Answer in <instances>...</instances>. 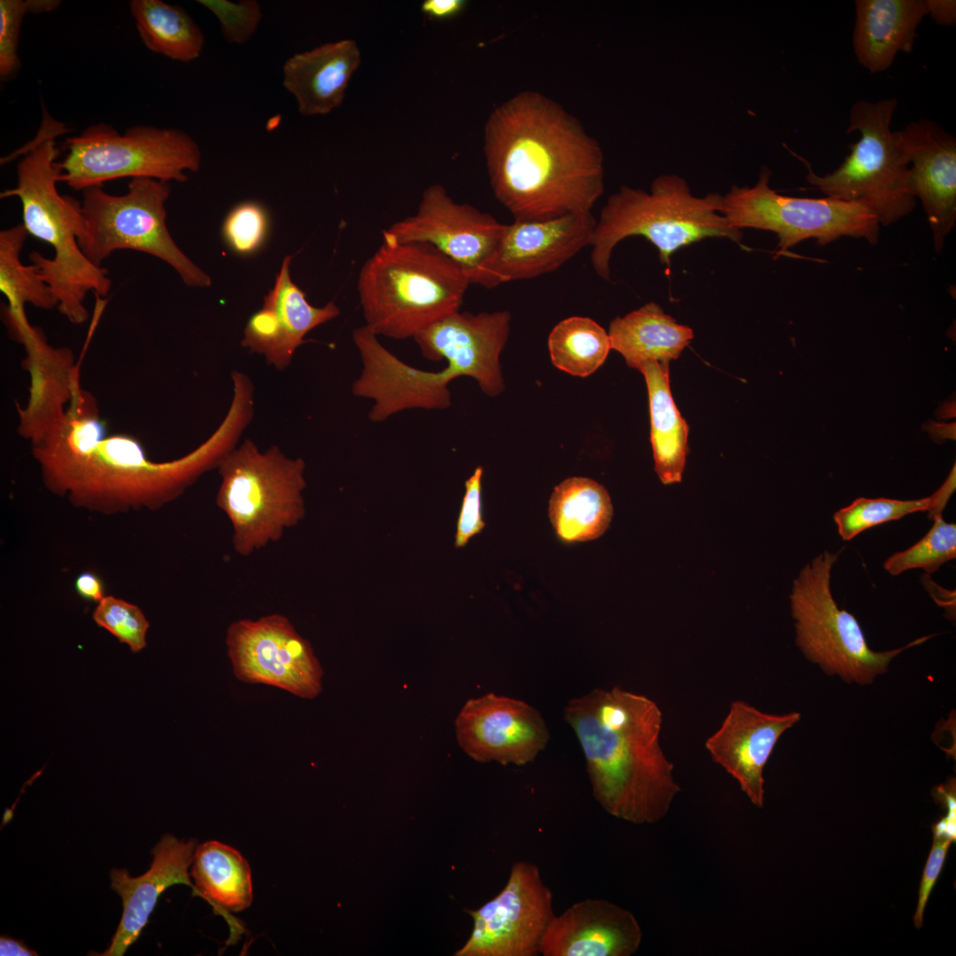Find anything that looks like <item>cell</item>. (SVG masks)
Listing matches in <instances>:
<instances>
[{"mask_svg":"<svg viewBox=\"0 0 956 956\" xmlns=\"http://www.w3.org/2000/svg\"><path fill=\"white\" fill-rule=\"evenodd\" d=\"M290 262V256L283 258L274 286L264 297L262 307L248 320L241 342L278 370L289 366L311 330L340 314L333 301L322 307L308 302L305 293L291 279Z\"/></svg>","mask_w":956,"mask_h":956,"instance_id":"obj_23","label":"cell"},{"mask_svg":"<svg viewBox=\"0 0 956 956\" xmlns=\"http://www.w3.org/2000/svg\"><path fill=\"white\" fill-rule=\"evenodd\" d=\"M271 230V218L263 204L245 200L235 204L221 225V237L228 250L242 258L259 252Z\"/></svg>","mask_w":956,"mask_h":956,"instance_id":"obj_37","label":"cell"},{"mask_svg":"<svg viewBox=\"0 0 956 956\" xmlns=\"http://www.w3.org/2000/svg\"><path fill=\"white\" fill-rule=\"evenodd\" d=\"M548 349L557 368L580 377L597 371L612 350L608 333L595 320L582 316L559 321L549 335Z\"/></svg>","mask_w":956,"mask_h":956,"instance_id":"obj_33","label":"cell"},{"mask_svg":"<svg viewBox=\"0 0 956 956\" xmlns=\"http://www.w3.org/2000/svg\"><path fill=\"white\" fill-rule=\"evenodd\" d=\"M611 349L635 369L651 361L676 359L693 338L690 328L676 322L654 302L614 318L609 327Z\"/></svg>","mask_w":956,"mask_h":956,"instance_id":"obj_29","label":"cell"},{"mask_svg":"<svg viewBox=\"0 0 956 956\" xmlns=\"http://www.w3.org/2000/svg\"><path fill=\"white\" fill-rule=\"evenodd\" d=\"M932 517V528L920 541L886 559L883 567L889 574L898 575L914 568L932 574L956 558L955 523L944 521L941 513H934Z\"/></svg>","mask_w":956,"mask_h":956,"instance_id":"obj_35","label":"cell"},{"mask_svg":"<svg viewBox=\"0 0 956 956\" xmlns=\"http://www.w3.org/2000/svg\"><path fill=\"white\" fill-rule=\"evenodd\" d=\"M909 164L911 189L921 202L940 253L956 221V138L937 122L920 119L894 131Z\"/></svg>","mask_w":956,"mask_h":956,"instance_id":"obj_20","label":"cell"},{"mask_svg":"<svg viewBox=\"0 0 956 956\" xmlns=\"http://www.w3.org/2000/svg\"><path fill=\"white\" fill-rule=\"evenodd\" d=\"M360 61L359 48L352 39L324 43L289 57L282 66V83L301 115H326L343 104Z\"/></svg>","mask_w":956,"mask_h":956,"instance_id":"obj_26","label":"cell"},{"mask_svg":"<svg viewBox=\"0 0 956 956\" xmlns=\"http://www.w3.org/2000/svg\"><path fill=\"white\" fill-rule=\"evenodd\" d=\"M563 714L582 747L599 806L635 825L665 818L681 787L661 747L658 704L619 686L596 688L571 698Z\"/></svg>","mask_w":956,"mask_h":956,"instance_id":"obj_2","label":"cell"},{"mask_svg":"<svg viewBox=\"0 0 956 956\" xmlns=\"http://www.w3.org/2000/svg\"><path fill=\"white\" fill-rule=\"evenodd\" d=\"M465 6L462 0H425L420 10L430 19L444 20L459 14Z\"/></svg>","mask_w":956,"mask_h":956,"instance_id":"obj_44","label":"cell"},{"mask_svg":"<svg viewBox=\"0 0 956 956\" xmlns=\"http://www.w3.org/2000/svg\"><path fill=\"white\" fill-rule=\"evenodd\" d=\"M130 12L147 49L180 62L197 59L204 49V33L187 12L162 0H132Z\"/></svg>","mask_w":956,"mask_h":956,"instance_id":"obj_32","label":"cell"},{"mask_svg":"<svg viewBox=\"0 0 956 956\" xmlns=\"http://www.w3.org/2000/svg\"><path fill=\"white\" fill-rule=\"evenodd\" d=\"M28 233L23 224L0 232V290L7 305L25 309L27 304L50 310L57 303L35 265L21 262V250Z\"/></svg>","mask_w":956,"mask_h":956,"instance_id":"obj_34","label":"cell"},{"mask_svg":"<svg viewBox=\"0 0 956 956\" xmlns=\"http://www.w3.org/2000/svg\"><path fill=\"white\" fill-rule=\"evenodd\" d=\"M840 554L825 551L814 558L794 581L790 595L796 644L810 662L826 675L848 683L867 685L888 671L902 651L921 644L929 635L884 651L870 649L857 619L840 609L830 590L833 565Z\"/></svg>","mask_w":956,"mask_h":956,"instance_id":"obj_10","label":"cell"},{"mask_svg":"<svg viewBox=\"0 0 956 956\" xmlns=\"http://www.w3.org/2000/svg\"><path fill=\"white\" fill-rule=\"evenodd\" d=\"M93 620L120 643L128 645L133 652L142 651L147 644L150 623L143 611L134 604L105 596L94 610Z\"/></svg>","mask_w":956,"mask_h":956,"instance_id":"obj_39","label":"cell"},{"mask_svg":"<svg viewBox=\"0 0 956 956\" xmlns=\"http://www.w3.org/2000/svg\"><path fill=\"white\" fill-rule=\"evenodd\" d=\"M953 840L942 835H934L933 844L923 870L916 911L914 916L916 929L922 925L924 909L934 884L942 870L947 851Z\"/></svg>","mask_w":956,"mask_h":956,"instance_id":"obj_42","label":"cell"},{"mask_svg":"<svg viewBox=\"0 0 956 956\" xmlns=\"http://www.w3.org/2000/svg\"><path fill=\"white\" fill-rule=\"evenodd\" d=\"M928 15L940 26H953L956 22L955 0H926Z\"/></svg>","mask_w":956,"mask_h":956,"instance_id":"obj_45","label":"cell"},{"mask_svg":"<svg viewBox=\"0 0 956 956\" xmlns=\"http://www.w3.org/2000/svg\"><path fill=\"white\" fill-rule=\"evenodd\" d=\"M932 506V497L914 500L860 497L835 513L834 520L842 539L849 541L867 528L913 513L930 511Z\"/></svg>","mask_w":956,"mask_h":956,"instance_id":"obj_36","label":"cell"},{"mask_svg":"<svg viewBox=\"0 0 956 956\" xmlns=\"http://www.w3.org/2000/svg\"><path fill=\"white\" fill-rule=\"evenodd\" d=\"M42 112L37 135L15 155L22 156L17 184L3 191L1 197H18L28 235L52 247L51 258L33 251L30 262L50 288L58 312L79 325L89 318L84 304L88 293L104 298L112 281L108 270L91 262L79 245L85 232L81 202L57 189L60 169L55 139L66 131L45 109Z\"/></svg>","mask_w":956,"mask_h":956,"instance_id":"obj_4","label":"cell"},{"mask_svg":"<svg viewBox=\"0 0 956 956\" xmlns=\"http://www.w3.org/2000/svg\"><path fill=\"white\" fill-rule=\"evenodd\" d=\"M643 932L632 912L611 901L574 903L550 922L540 944L543 956H631Z\"/></svg>","mask_w":956,"mask_h":956,"instance_id":"obj_24","label":"cell"},{"mask_svg":"<svg viewBox=\"0 0 956 956\" xmlns=\"http://www.w3.org/2000/svg\"><path fill=\"white\" fill-rule=\"evenodd\" d=\"M226 645L233 673L243 682L273 686L305 699L322 690L323 669L310 642L282 614L232 622Z\"/></svg>","mask_w":956,"mask_h":956,"instance_id":"obj_13","label":"cell"},{"mask_svg":"<svg viewBox=\"0 0 956 956\" xmlns=\"http://www.w3.org/2000/svg\"><path fill=\"white\" fill-rule=\"evenodd\" d=\"M854 55L872 73L889 69L896 55L911 53L917 27L928 15L926 0H856Z\"/></svg>","mask_w":956,"mask_h":956,"instance_id":"obj_27","label":"cell"},{"mask_svg":"<svg viewBox=\"0 0 956 956\" xmlns=\"http://www.w3.org/2000/svg\"><path fill=\"white\" fill-rule=\"evenodd\" d=\"M23 345L22 366L29 374L27 405L16 404L17 432L35 445L49 436L62 420L74 394L81 387L80 364L71 349L51 346L42 331L30 323L11 336Z\"/></svg>","mask_w":956,"mask_h":956,"instance_id":"obj_22","label":"cell"},{"mask_svg":"<svg viewBox=\"0 0 956 956\" xmlns=\"http://www.w3.org/2000/svg\"><path fill=\"white\" fill-rule=\"evenodd\" d=\"M549 517L565 543L598 538L608 528L613 505L607 490L586 477H570L557 485L549 502Z\"/></svg>","mask_w":956,"mask_h":956,"instance_id":"obj_31","label":"cell"},{"mask_svg":"<svg viewBox=\"0 0 956 956\" xmlns=\"http://www.w3.org/2000/svg\"><path fill=\"white\" fill-rule=\"evenodd\" d=\"M197 840L178 839L166 834L152 850L153 860L147 872L133 877L126 868H112L111 888L122 899V916L119 927L102 956H121L140 937L161 893L175 884L191 887L189 878Z\"/></svg>","mask_w":956,"mask_h":956,"instance_id":"obj_25","label":"cell"},{"mask_svg":"<svg viewBox=\"0 0 956 956\" xmlns=\"http://www.w3.org/2000/svg\"><path fill=\"white\" fill-rule=\"evenodd\" d=\"M723 196H693L684 179L662 174L651 191L627 186L607 199L590 242V260L596 274L610 280L613 250L623 239L641 235L659 251L662 264L669 265L678 249L706 237H725L740 243L742 232L721 213Z\"/></svg>","mask_w":956,"mask_h":956,"instance_id":"obj_6","label":"cell"},{"mask_svg":"<svg viewBox=\"0 0 956 956\" xmlns=\"http://www.w3.org/2000/svg\"><path fill=\"white\" fill-rule=\"evenodd\" d=\"M197 896L222 915L231 929L230 942L239 939L243 928L230 915L247 909L253 899L251 871L236 849L211 840L197 845L190 866Z\"/></svg>","mask_w":956,"mask_h":956,"instance_id":"obj_28","label":"cell"},{"mask_svg":"<svg viewBox=\"0 0 956 956\" xmlns=\"http://www.w3.org/2000/svg\"><path fill=\"white\" fill-rule=\"evenodd\" d=\"M58 0H0V79H14L21 68L19 57L20 28L27 13L56 10Z\"/></svg>","mask_w":956,"mask_h":956,"instance_id":"obj_38","label":"cell"},{"mask_svg":"<svg viewBox=\"0 0 956 956\" xmlns=\"http://www.w3.org/2000/svg\"><path fill=\"white\" fill-rule=\"evenodd\" d=\"M365 325L352 331L362 369L352 382L355 397L373 401L368 418L382 422L412 409L445 410L451 404L449 383L443 368L436 372L412 366L389 351Z\"/></svg>","mask_w":956,"mask_h":956,"instance_id":"obj_19","label":"cell"},{"mask_svg":"<svg viewBox=\"0 0 956 956\" xmlns=\"http://www.w3.org/2000/svg\"><path fill=\"white\" fill-rule=\"evenodd\" d=\"M170 196L168 182L135 178L127 192L115 196L102 186L82 190L81 212L85 232L79 245L94 264L115 251L132 250L158 258L190 288H208L211 277L176 244L166 226L165 204Z\"/></svg>","mask_w":956,"mask_h":956,"instance_id":"obj_11","label":"cell"},{"mask_svg":"<svg viewBox=\"0 0 956 956\" xmlns=\"http://www.w3.org/2000/svg\"><path fill=\"white\" fill-rule=\"evenodd\" d=\"M64 147L58 182L81 191L120 178L185 182L187 172H197L202 159L198 144L185 131L146 125L121 135L112 125L92 124L67 138Z\"/></svg>","mask_w":956,"mask_h":956,"instance_id":"obj_9","label":"cell"},{"mask_svg":"<svg viewBox=\"0 0 956 956\" xmlns=\"http://www.w3.org/2000/svg\"><path fill=\"white\" fill-rule=\"evenodd\" d=\"M897 106L895 97L853 104L846 133L858 131L860 138L849 145L850 153L832 173L819 175L806 159L796 155L807 167V181L825 197L863 205L884 227L906 217L915 206L909 164L890 128Z\"/></svg>","mask_w":956,"mask_h":956,"instance_id":"obj_8","label":"cell"},{"mask_svg":"<svg viewBox=\"0 0 956 956\" xmlns=\"http://www.w3.org/2000/svg\"><path fill=\"white\" fill-rule=\"evenodd\" d=\"M484 141L494 196L514 220L590 212L604 192L600 146L575 118L538 92L523 91L497 107Z\"/></svg>","mask_w":956,"mask_h":956,"instance_id":"obj_1","label":"cell"},{"mask_svg":"<svg viewBox=\"0 0 956 956\" xmlns=\"http://www.w3.org/2000/svg\"><path fill=\"white\" fill-rule=\"evenodd\" d=\"M801 718L798 712L773 714L747 702L730 703L719 729L705 743L712 759L739 784L758 807L764 805V767L775 744Z\"/></svg>","mask_w":956,"mask_h":956,"instance_id":"obj_21","label":"cell"},{"mask_svg":"<svg viewBox=\"0 0 956 956\" xmlns=\"http://www.w3.org/2000/svg\"><path fill=\"white\" fill-rule=\"evenodd\" d=\"M770 169L760 168L752 187L733 186L723 196L721 213L734 228L752 227L774 232L783 254L802 241L814 239L819 246L842 236L864 238L875 245L879 222L863 205L831 197L784 196L769 186Z\"/></svg>","mask_w":956,"mask_h":956,"instance_id":"obj_12","label":"cell"},{"mask_svg":"<svg viewBox=\"0 0 956 956\" xmlns=\"http://www.w3.org/2000/svg\"><path fill=\"white\" fill-rule=\"evenodd\" d=\"M218 19L224 39L234 44L247 42L262 19V10L255 0H197Z\"/></svg>","mask_w":956,"mask_h":956,"instance_id":"obj_40","label":"cell"},{"mask_svg":"<svg viewBox=\"0 0 956 956\" xmlns=\"http://www.w3.org/2000/svg\"><path fill=\"white\" fill-rule=\"evenodd\" d=\"M74 590L79 597L87 601L99 603L105 597L104 581L91 571H84L77 575Z\"/></svg>","mask_w":956,"mask_h":956,"instance_id":"obj_43","label":"cell"},{"mask_svg":"<svg viewBox=\"0 0 956 956\" xmlns=\"http://www.w3.org/2000/svg\"><path fill=\"white\" fill-rule=\"evenodd\" d=\"M216 505L232 527L235 552L249 556L281 539L305 516V463L277 445L261 451L251 439L227 452L217 468Z\"/></svg>","mask_w":956,"mask_h":956,"instance_id":"obj_7","label":"cell"},{"mask_svg":"<svg viewBox=\"0 0 956 956\" xmlns=\"http://www.w3.org/2000/svg\"><path fill=\"white\" fill-rule=\"evenodd\" d=\"M472 932L455 956H536L555 916L553 894L534 863L516 861L502 890L476 910Z\"/></svg>","mask_w":956,"mask_h":956,"instance_id":"obj_14","label":"cell"},{"mask_svg":"<svg viewBox=\"0 0 956 956\" xmlns=\"http://www.w3.org/2000/svg\"><path fill=\"white\" fill-rule=\"evenodd\" d=\"M511 325L508 311L452 312L431 324L414 338L422 356L429 361L445 360L443 368L452 380L474 379L490 397L505 389L499 362Z\"/></svg>","mask_w":956,"mask_h":956,"instance_id":"obj_18","label":"cell"},{"mask_svg":"<svg viewBox=\"0 0 956 956\" xmlns=\"http://www.w3.org/2000/svg\"><path fill=\"white\" fill-rule=\"evenodd\" d=\"M470 281L434 246L382 239L358 278L365 326L377 336L414 338L459 311Z\"/></svg>","mask_w":956,"mask_h":956,"instance_id":"obj_5","label":"cell"},{"mask_svg":"<svg viewBox=\"0 0 956 956\" xmlns=\"http://www.w3.org/2000/svg\"><path fill=\"white\" fill-rule=\"evenodd\" d=\"M505 224L467 204L455 202L440 184L427 188L417 212L382 231V239L434 246L474 281L491 257Z\"/></svg>","mask_w":956,"mask_h":956,"instance_id":"obj_15","label":"cell"},{"mask_svg":"<svg viewBox=\"0 0 956 956\" xmlns=\"http://www.w3.org/2000/svg\"><path fill=\"white\" fill-rule=\"evenodd\" d=\"M638 370L648 390L654 469L662 483L680 482L689 452L690 428L671 394L669 362H647Z\"/></svg>","mask_w":956,"mask_h":956,"instance_id":"obj_30","label":"cell"},{"mask_svg":"<svg viewBox=\"0 0 956 956\" xmlns=\"http://www.w3.org/2000/svg\"><path fill=\"white\" fill-rule=\"evenodd\" d=\"M455 734L459 747L474 760L504 766L535 761L550 740L536 707L492 692L464 704L455 720Z\"/></svg>","mask_w":956,"mask_h":956,"instance_id":"obj_16","label":"cell"},{"mask_svg":"<svg viewBox=\"0 0 956 956\" xmlns=\"http://www.w3.org/2000/svg\"><path fill=\"white\" fill-rule=\"evenodd\" d=\"M253 415L254 403L243 395L234 396L214 432L193 451L168 461L151 460L141 441L127 434L106 436L76 454L32 451L45 487L66 496L75 506L104 514L153 511L216 469L238 444Z\"/></svg>","mask_w":956,"mask_h":956,"instance_id":"obj_3","label":"cell"},{"mask_svg":"<svg viewBox=\"0 0 956 956\" xmlns=\"http://www.w3.org/2000/svg\"><path fill=\"white\" fill-rule=\"evenodd\" d=\"M596 224L591 212L505 224L496 250L474 284L492 289L554 272L590 245Z\"/></svg>","mask_w":956,"mask_h":956,"instance_id":"obj_17","label":"cell"},{"mask_svg":"<svg viewBox=\"0 0 956 956\" xmlns=\"http://www.w3.org/2000/svg\"><path fill=\"white\" fill-rule=\"evenodd\" d=\"M0 955L1 956H31L37 955L35 951L29 949L22 941L16 940L5 936H2L0 939Z\"/></svg>","mask_w":956,"mask_h":956,"instance_id":"obj_46","label":"cell"},{"mask_svg":"<svg viewBox=\"0 0 956 956\" xmlns=\"http://www.w3.org/2000/svg\"><path fill=\"white\" fill-rule=\"evenodd\" d=\"M482 467L478 466L465 482V494L457 521L454 542L456 548L464 547L485 527L482 509Z\"/></svg>","mask_w":956,"mask_h":956,"instance_id":"obj_41","label":"cell"}]
</instances>
